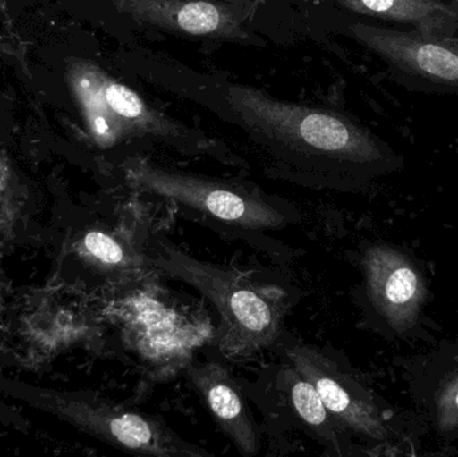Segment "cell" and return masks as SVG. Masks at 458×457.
I'll return each mask as SVG.
<instances>
[{"label": "cell", "instance_id": "1", "mask_svg": "<svg viewBox=\"0 0 458 457\" xmlns=\"http://www.w3.org/2000/svg\"><path fill=\"white\" fill-rule=\"evenodd\" d=\"M227 101L280 169L303 184L342 188L381 173L394 158L374 134L334 110L280 101L245 85H229Z\"/></svg>", "mask_w": 458, "mask_h": 457}, {"label": "cell", "instance_id": "6", "mask_svg": "<svg viewBox=\"0 0 458 457\" xmlns=\"http://www.w3.org/2000/svg\"><path fill=\"white\" fill-rule=\"evenodd\" d=\"M349 31L397 72L446 90L458 91V38L365 23L352 24Z\"/></svg>", "mask_w": 458, "mask_h": 457}, {"label": "cell", "instance_id": "9", "mask_svg": "<svg viewBox=\"0 0 458 457\" xmlns=\"http://www.w3.org/2000/svg\"><path fill=\"white\" fill-rule=\"evenodd\" d=\"M190 378L207 410L237 451L244 456L258 455L260 440L255 421L227 368L206 362L193 368Z\"/></svg>", "mask_w": 458, "mask_h": 457}, {"label": "cell", "instance_id": "2", "mask_svg": "<svg viewBox=\"0 0 458 457\" xmlns=\"http://www.w3.org/2000/svg\"><path fill=\"white\" fill-rule=\"evenodd\" d=\"M153 263L166 275L198 290L215 306L220 317L219 348L227 359L255 356L279 337L285 314L283 290L256 284L250 276L165 244L158 247Z\"/></svg>", "mask_w": 458, "mask_h": 457}, {"label": "cell", "instance_id": "5", "mask_svg": "<svg viewBox=\"0 0 458 457\" xmlns=\"http://www.w3.org/2000/svg\"><path fill=\"white\" fill-rule=\"evenodd\" d=\"M285 357L314 385L342 428L371 442L387 439L389 429L373 394L322 349L295 343L285 348Z\"/></svg>", "mask_w": 458, "mask_h": 457}, {"label": "cell", "instance_id": "14", "mask_svg": "<svg viewBox=\"0 0 458 457\" xmlns=\"http://www.w3.org/2000/svg\"><path fill=\"white\" fill-rule=\"evenodd\" d=\"M82 247L86 257L105 270L131 273L139 265L133 252L123 241L102 231L86 233Z\"/></svg>", "mask_w": 458, "mask_h": 457}, {"label": "cell", "instance_id": "11", "mask_svg": "<svg viewBox=\"0 0 458 457\" xmlns=\"http://www.w3.org/2000/svg\"><path fill=\"white\" fill-rule=\"evenodd\" d=\"M346 10L395 23L411 24L421 31L454 34L458 11L441 0H336Z\"/></svg>", "mask_w": 458, "mask_h": 457}, {"label": "cell", "instance_id": "3", "mask_svg": "<svg viewBox=\"0 0 458 457\" xmlns=\"http://www.w3.org/2000/svg\"><path fill=\"white\" fill-rule=\"evenodd\" d=\"M0 394L128 453L156 457L209 455L182 440L160 419L126 410L91 392L61 391L0 377Z\"/></svg>", "mask_w": 458, "mask_h": 457}, {"label": "cell", "instance_id": "15", "mask_svg": "<svg viewBox=\"0 0 458 457\" xmlns=\"http://www.w3.org/2000/svg\"><path fill=\"white\" fill-rule=\"evenodd\" d=\"M0 424L8 428L16 429V431L24 432V434H29L30 427H31L29 420L24 419L19 410L3 402L2 399H0Z\"/></svg>", "mask_w": 458, "mask_h": 457}, {"label": "cell", "instance_id": "4", "mask_svg": "<svg viewBox=\"0 0 458 457\" xmlns=\"http://www.w3.org/2000/svg\"><path fill=\"white\" fill-rule=\"evenodd\" d=\"M126 179L141 192L174 201L242 230H274L284 224L276 207L240 185L161 168L147 158H131Z\"/></svg>", "mask_w": 458, "mask_h": 457}, {"label": "cell", "instance_id": "13", "mask_svg": "<svg viewBox=\"0 0 458 457\" xmlns=\"http://www.w3.org/2000/svg\"><path fill=\"white\" fill-rule=\"evenodd\" d=\"M280 377L295 415L314 432L323 444L342 455L341 431L344 428L328 412L314 385L291 365L282 370Z\"/></svg>", "mask_w": 458, "mask_h": 457}, {"label": "cell", "instance_id": "10", "mask_svg": "<svg viewBox=\"0 0 458 457\" xmlns=\"http://www.w3.org/2000/svg\"><path fill=\"white\" fill-rule=\"evenodd\" d=\"M105 99L115 117L123 123L126 136L155 137L177 148L190 147L191 131L176 121L161 114L123 83L115 82L105 75Z\"/></svg>", "mask_w": 458, "mask_h": 457}, {"label": "cell", "instance_id": "7", "mask_svg": "<svg viewBox=\"0 0 458 457\" xmlns=\"http://www.w3.org/2000/svg\"><path fill=\"white\" fill-rule=\"evenodd\" d=\"M366 289L377 313L398 334L419 321L428 300V284L417 263L398 247L371 244L362 260Z\"/></svg>", "mask_w": 458, "mask_h": 457}, {"label": "cell", "instance_id": "8", "mask_svg": "<svg viewBox=\"0 0 458 457\" xmlns=\"http://www.w3.org/2000/svg\"><path fill=\"white\" fill-rule=\"evenodd\" d=\"M137 23L190 37L242 40L248 38L244 4L223 0H115Z\"/></svg>", "mask_w": 458, "mask_h": 457}, {"label": "cell", "instance_id": "12", "mask_svg": "<svg viewBox=\"0 0 458 457\" xmlns=\"http://www.w3.org/2000/svg\"><path fill=\"white\" fill-rule=\"evenodd\" d=\"M421 402L440 436H458V343L433 360Z\"/></svg>", "mask_w": 458, "mask_h": 457}, {"label": "cell", "instance_id": "16", "mask_svg": "<svg viewBox=\"0 0 458 457\" xmlns=\"http://www.w3.org/2000/svg\"><path fill=\"white\" fill-rule=\"evenodd\" d=\"M223 2L236 3V4H245V3L252 2V0H223Z\"/></svg>", "mask_w": 458, "mask_h": 457}]
</instances>
